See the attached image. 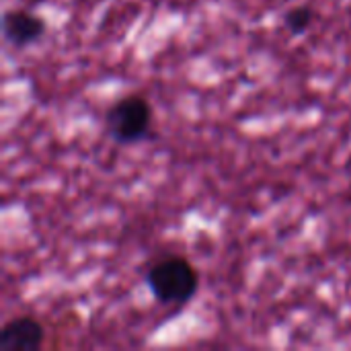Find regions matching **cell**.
Returning a JSON list of instances; mask_svg holds the SVG:
<instances>
[{
    "instance_id": "6da1fadb",
    "label": "cell",
    "mask_w": 351,
    "mask_h": 351,
    "mask_svg": "<svg viewBox=\"0 0 351 351\" xmlns=\"http://www.w3.org/2000/svg\"><path fill=\"white\" fill-rule=\"evenodd\" d=\"M146 286L165 306H185L199 290V274L185 257H165L148 267Z\"/></svg>"
},
{
    "instance_id": "7a4b0ae2",
    "label": "cell",
    "mask_w": 351,
    "mask_h": 351,
    "mask_svg": "<svg viewBox=\"0 0 351 351\" xmlns=\"http://www.w3.org/2000/svg\"><path fill=\"white\" fill-rule=\"evenodd\" d=\"M152 105L142 95H125L105 113V125L113 142L132 146L152 134Z\"/></svg>"
},
{
    "instance_id": "3957f363",
    "label": "cell",
    "mask_w": 351,
    "mask_h": 351,
    "mask_svg": "<svg viewBox=\"0 0 351 351\" xmlns=\"http://www.w3.org/2000/svg\"><path fill=\"white\" fill-rule=\"evenodd\" d=\"M45 33H47V25L35 12L10 8L2 14V37L8 45L16 49L37 43Z\"/></svg>"
},
{
    "instance_id": "277c9868",
    "label": "cell",
    "mask_w": 351,
    "mask_h": 351,
    "mask_svg": "<svg viewBox=\"0 0 351 351\" xmlns=\"http://www.w3.org/2000/svg\"><path fill=\"white\" fill-rule=\"evenodd\" d=\"M43 341L45 329L31 315L14 317L0 329V351H39Z\"/></svg>"
},
{
    "instance_id": "5b68a950",
    "label": "cell",
    "mask_w": 351,
    "mask_h": 351,
    "mask_svg": "<svg viewBox=\"0 0 351 351\" xmlns=\"http://www.w3.org/2000/svg\"><path fill=\"white\" fill-rule=\"evenodd\" d=\"M313 21H315V10H313L311 6H306V4L294 6V8H290V10L284 14V27H286L288 33L294 35V37L304 35V33L311 29Z\"/></svg>"
}]
</instances>
